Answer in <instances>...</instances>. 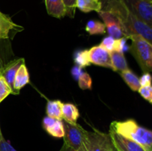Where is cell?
Masks as SVG:
<instances>
[{"label":"cell","instance_id":"3","mask_svg":"<svg viewBox=\"0 0 152 151\" xmlns=\"http://www.w3.org/2000/svg\"><path fill=\"white\" fill-rule=\"evenodd\" d=\"M129 39L132 41L129 47V52L143 73H150L152 70V44L137 34L132 35Z\"/></svg>","mask_w":152,"mask_h":151},{"label":"cell","instance_id":"30","mask_svg":"<svg viewBox=\"0 0 152 151\" xmlns=\"http://www.w3.org/2000/svg\"><path fill=\"white\" fill-rule=\"evenodd\" d=\"M82 73H83V71H82V68H80L79 66H77V65H75V66L72 68V70H71V74H72L74 79L76 80L78 79L79 76H80V75Z\"/></svg>","mask_w":152,"mask_h":151},{"label":"cell","instance_id":"14","mask_svg":"<svg viewBox=\"0 0 152 151\" xmlns=\"http://www.w3.org/2000/svg\"><path fill=\"white\" fill-rule=\"evenodd\" d=\"M48 13L53 17L63 18L66 16V10L62 0H45Z\"/></svg>","mask_w":152,"mask_h":151},{"label":"cell","instance_id":"5","mask_svg":"<svg viewBox=\"0 0 152 151\" xmlns=\"http://www.w3.org/2000/svg\"><path fill=\"white\" fill-rule=\"evenodd\" d=\"M64 125V143L75 150H78L86 139V132L80 124L69 123L62 120Z\"/></svg>","mask_w":152,"mask_h":151},{"label":"cell","instance_id":"20","mask_svg":"<svg viewBox=\"0 0 152 151\" xmlns=\"http://www.w3.org/2000/svg\"><path fill=\"white\" fill-rule=\"evenodd\" d=\"M86 30L90 35H97V34L102 35L106 32L105 25L102 22L96 20L88 21L86 24Z\"/></svg>","mask_w":152,"mask_h":151},{"label":"cell","instance_id":"31","mask_svg":"<svg viewBox=\"0 0 152 151\" xmlns=\"http://www.w3.org/2000/svg\"><path fill=\"white\" fill-rule=\"evenodd\" d=\"M59 151H77V150H75L74 149L71 148V147L68 146V145L65 144V143H63V145H62V147H61V149L59 150Z\"/></svg>","mask_w":152,"mask_h":151},{"label":"cell","instance_id":"23","mask_svg":"<svg viewBox=\"0 0 152 151\" xmlns=\"http://www.w3.org/2000/svg\"><path fill=\"white\" fill-rule=\"evenodd\" d=\"M10 94H13V90L7 84L3 77H0V103Z\"/></svg>","mask_w":152,"mask_h":151},{"label":"cell","instance_id":"1","mask_svg":"<svg viewBox=\"0 0 152 151\" xmlns=\"http://www.w3.org/2000/svg\"><path fill=\"white\" fill-rule=\"evenodd\" d=\"M100 1L102 10L110 12L118 19L125 38L129 39L132 35L137 34L152 44V26L134 14L122 0H100Z\"/></svg>","mask_w":152,"mask_h":151},{"label":"cell","instance_id":"16","mask_svg":"<svg viewBox=\"0 0 152 151\" xmlns=\"http://www.w3.org/2000/svg\"><path fill=\"white\" fill-rule=\"evenodd\" d=\"M110 56L111 60V70L114 71L122 72L129 68L124 53L112 51L110 53Z\"/></svg>","mask_w":152,"mask_h":151},{"label":"cell","instance_id":"6","mask_svg":"<svg viewBox=\"0 0 152 151\" xmlns=\"http://www.w3.org/2000/svg\"><path fill=\"white\" fill-rule=\"evenodd\" d=\"M134 14L152 26V0H122Z\"/></svg>","mask_w":152,"mask_h":151},{"label":"cell","instance_id":"17","mask_svg":"<svg viewBox=\"0 0 152 151\" xmlns=\"http://www.w3.org/2000/svg\"><path fill=\"white\" fill-rule=\"evenodd\" d=\"M77 8L83 13L99 12L102 10V3L98 0H77Z\"/></svg>","mask_w":152,"mask_h":151},{"label":"cell","instance_id":"10","mask_svg":"<svg viewBox=\"0 0 152 151\" xmlns=\"http://www.w3.org/2000/svg\"><path fill=\"white\" fill-rule=\"evenodd\" d=\"M23 63H25L24 58L14 59L10 61L8 63L4 64V67L0 70V75L4 78L7 84L12 89V90H13V83L15 78V75H16L19 67Z\"/></svg>","mask_w":152,"mask_h":151},{"label":"cell","instance_id":"35","mask_svg":"<svg viewBox=\"0 0 152 151\" xmlns=\"http://www.w3.org/2000/svg\"><path fill=\"white\" fill-rule=\"evenodd\" d=\"M98 1H100V0H98Z\"/></svg>","mask_w":152,"mask_h":151},{"label":"cell","instance_id":"24","mask_svg":"<svg viewBox=\"0 0 152 151\" xmlns=\"http://www.w3.org/2000/svg\"><path fill=\"white\" fill-rule=\"evenodd\" d=\"M115 43L116 38L108 36L105 37L102 39V41L99 44V46L105 49V50H106L109 53H111V52L115 50Z\"/></svg>","mask_w":152,"mask_h":151},{"label":"cell","instance_id":"21","mask_svg":"<svg viewBox=\"0 0 152 151\" xmlns=\"http://www.w3.org/2000/svg\"><path fill=\"white\" fill-rule=\"evenodd\" d=\"M74 63L80 68H83L90 66V60L88 58V50H82L76 52L74 57Z\"/></svg>","mask_w":152,"mask_h":151},{"label":"cell","instance_id":"19","mask_svg":"<svg viewBox=\"0 0 152 151\" xmlns=\"http://www.w3.org/2000/svg\"><path fill=\"white\" fill-rule=\"evenodd\" d=\"M121 77L124 80L128 86L133 91H138L140 87V78L137 76L132 72L129 68L126 70H123L120 73Z\"/></svg>","mask_w":152,"mask_h":151},{"label":"cell","instance_id":"25","mask_svg":"<svg viewBox=\"0 0 152 151\" xmlns=\"http://www.w3.org/2000/svg\"><path fill=\"white\" fill-rule=\"evenodd\" d=\"M77 0H62L66 10V16L71 18L74 17L77 9Z\"/></svg>","mask_w":152,"mask_h":151},{"label":"cell","instance_id":"11","mask_svg":"<svg viewBox=\"0 0 152 151\" xmlns=\"http://www.w3.org/2000/svg\"><path fill=\"white\" fill-rule=\"evenodd\" d=\"M42 127L50 136L54 138H63L64 125L62 120L45 116L42 120Z\"/></svg>","mask_w":152,"mask_h":151},{"label":"cell","instance_id":"22","mask_svg":"<svg viewBox=\"0 0 152 151\" xmlns=\"http://www.w3.org/2000/svg\"><path fill=\"white\" fill-rule=\"evenodd\" d=\"M79 87L82 90H91L92 79L88 73L83 72L79 76L78 79Z\"/></svg>","mask_w":152,"mask_h":151},{"label":"cell","instance_id":"32","mask_svg":"<svg viewBox=\"0 0 152 151\" xmlns=\"http://www.w3.org/2000/svg\"><path fill=\"white\" fill-rule=\"evenodd\" d=\"M77 151H88V150L87 149L86 146V145H85L84 142H83V144L81 145V147H80L79 148V150Z\"/></svg>","mask_w":152,"mask_h":151},{"label":"cell","instance_id":"29","mask_svg":"<svg viewBox=\"0 0 152 151\" xmlns=\"http://www.w3.org/2000/svg\"><path fill=\"white\" fill-rule=\"evenodd\" d=\"M0 151H17L4 139L0 141Z\"/></svg>","mask_w":152,"mask_h":151},{"label":"cell","instance_id":"34","mask_svg":"<svg viewBox=\"0 0 152 151\" xmlns=\"http://www.w3.org/2000/svg\"><path fill=\"white\" fill-rule=\"evenodd\" d=\"M2 139H4V137H3L2 133H1V128H0V141H1Z\"/></svg>","mask_w":152,"mask_h":151},{"label":"cell","instance_id":"9","mask_svg":"<svg viewBox=\"0 0 152 151\" xmlns=\"http://www.w3.org/2000/svg\"><path fill=\"white\" fill-rule=\"evenodd\" d=\"M88 58L91 64L111 69L110 53L99 45L94 46L89 49Z\"/></svg>","mask_w":152,"mask_h":151},{"label":"cell","instance_id":"26","mask_svg":"<svg viewBox=\"0 0 152 151\" xmlns=\"http://www.w3.org/2000/svg\"><path fill=\"white\" fill-rule=\"evenodd\" d=\"M142 98L148 101L149 103L152 102V87L151 85L148 86H140L138 90Z\"/></svg>","mask_w":152,"mask_h":151},{"label":"cell","instance_id":"18","mask_svg":"<svg viewBox=\"0 0 152 151\" xmlns=\"http://www.w3.org/2000/svg\"><path fill=\"white\" fill-rule=\"evenodd\" d=\"M62 105L63 103L59 100L48 101L46 105L47 116L56 118V119L62 120Z\"/></svg>","mask_w":152,"mask_h":151},{"label":"cell","instance_id":"28","mask_svg":"<svg viewBox=\"0 0 152 151\" xmlns=\"http://www.w3.org/2000/svg\"><path fill=\"white\" fill-rule=\"evenodd\" d=\"M140 86H148L151 85V76L150 73H143L141 78H140Z\"/></svg>","mask_w":152,"mask_h":151},{"label":"cell","instance_id":"13","mask_svg":"<svg viewBox=\"0 0 152 151\" xmlns=\"http://www.w3.org/2000/svg\"><path fill=\"white\" fill-rule=\"evenodd\" d=\"M30 75L25 63H23L18 69L13 83V94H19L21 89L29 84Z\"/></svg>","mask_w":152,"mask_h":151},{"label":"cell","instance_id":"2","mask_svg":"<svg viewBox=\"0 0 152 151\" xmlns=\"http://www.w3.org/2000/svg\"><path fill=\"white\" fill-rule=\"evenodd\" d=\"M110 130L134 141L146 151H152V132L138 124L135 120L112 121Z\"/></svg>","mask_w":152,"mask_h":151},{"label":"cell","instance_id":"4","mask_svg":"<svg viewBox=\"0 0 152 151\" xmlns=\"http://www.w3.org/2000/svg\"><path fill=\"white\" fill-rule=\"evenodd\" d=\"M84 144L88 151H117L108 133L96 129L86 132Z\"/></svg>","mask_w":152,"mask_h":151},{"label":"cell","instance_id":"27","mask_svg":"<svg viewBox=\"0 0 152 151\" xmlns=\"http://www.w3.org/2000/svg\"><path fill=\"white\" fill-rule=\"evenodd\" d=\"M126 39L127 38L125 37L117 38L115 43V50L114 51L120 52V53H123L125 51V48L126 47Z\"/></svg>","mask_w":152,"mask_h":151},{"label":"cell","instance_id":"7","mask_svg":"<svg viewBox=\"0 0 152 151\" xmlns=\"http://www.w3.org/2000/svg\"><path fill=\"white\" fill-rule=\"evenodd\" d=\"M98 14L103 20L107 32L110 36L114 38H120L123 36V31L121 25L118 19L114 14L106 10H101L98 12Z\"/></svg>","mask_w":152,"mask_h":151},{"label":"cell","instance_id":"15","mask_svg":"<svg viewBox=\"0 0 152 151\" xmlns=\"http://www.w3.org/2000/svg\"><path fill=\"white\" fill-rule=\"evenodd\" d=\"M62 120L69 123H77L80 117V112L75 105L72 103H63L62 107Z\"/></svg>","mask_w":152,"mask_h":151},{"label":"cell","instance_id":"36","mask_svg":"<svg viewBox=\"0 0 152 151\" xmlns=\"http://www.w3.org/2000/svg\"><path fill=\"white\" fill-rule=\"evenodd\" d=\"M0 77H1V75H0Z\"/></svg>","mask_w":152,"mask_h":151},{"label":"cell","instance_id":"12","mask_svg":"<svg viewBox=\"0 0 152 151\" xmlns=\"http://www.w3.org/2000/svg\"><path fill=\"white\" fill-rule=\"evenodd\" d=\"M22 28L0 10V40L8 39L12 30H21Z\"/></svg>","mask_w":152,"mask_h":151},{"label":"cell","instance_id":"8","mask_svg":"<svg viewBox=\"0 0 152 151\" xmlns=\"http://www.w3.org/2000/svg\"><path fill=\"white\" fill-rule=\"evenodd\" d=\"M108 134L117 151H146L134 141L118 134L113 130H110Z\"/></svg>","mask_w":152,"mask_h":151},{"label":"cell","instance_id":"33","mask_svg":"<svg viewBox=\"0 0 152 151\" xmlns=\"http://www.w3.org/2000/svg\"><path fill=\"white\" fill-rule=\"evenodd\" d=\"M4 62H3V59H2V58H1V55H0V70H1V68L4 67Z\"/></svg>","mask_w":152,"mask_h":151}]
</instances>
